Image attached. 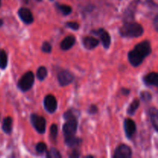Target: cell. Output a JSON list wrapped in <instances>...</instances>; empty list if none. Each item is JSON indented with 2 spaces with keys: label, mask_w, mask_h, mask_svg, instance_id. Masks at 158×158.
<instances>
[{
  "label": "cell",
  "mask_w": 158,
  "mask_h": 158,
  "mask_svg": "<svg viewBox=\"0 0 158 158\" xmlns=\"http://www.w3.org/2000/svg\"><path fill=\"white\" fill-rule=\"evenodd\" d=\"M143 81L147 86H158V74L156 72H151L147 74L143 78Z\"/></svg>",
  "instance_id": "obj_12"
},
{
  "label": "cell",
  "mask_w": 158,
  "mask_h": 158,
  "mask_svg": "<svg viewBox=\"0 0 158 158\" xmlns=\"http://www.w3.org/2000/svg\"><path fill=\"white\" fill-rule=\"evenodd\" d=\"M47 158H61L62 155L60 151L55 148H51L49 151H46Z\"/></svg>",
  "instance_id": "obj_20"
},
{
  "label": "cell",
  "mask_w": 158,
  "mask_h": 158,
  "mask_svg": "<svg viewBox=\"0 0 158 158\" xmlns=\"http://www.w3.org/2000/svg\"><path fill=\"white\" fill-rule=\"evenodd\" d=\"M152 52V48L150 41L143 40L136 45L135 47L128 53V60L134 67H137L143 62L144 59Z\"/></svg>",
  "instance_id": "obj_1"
},
{
  "label": "cell",
  "mask_w": 158,
  "mask_h": 158,
  "mask_svg": "<svg viewBox=\"0 0 158 158\" xmlns=\"http://www.w3.org/2000/svg\"><path fill=\"white\" fill-rule=\"evenodd\" d=\"M18 15L19 16L20 19L26 24H32L34 21L33 15L32 12L27 8H20L18 11Z\"/></svg>",
  "instance_id": "obj_11"
},
{
  "label": "cell",
  "mask_w": 158,
  "mask_h": 158,
  "mask_svg": "<svg viewBox=\"0 0 158 158\" xmlns=\"http://www.w3.org/2000/svg\"><path fill=\"white\" fill-rule=\"evenodd\" d=\"M35 81V77L32 71H27L23 74L17 83V86L22 92H27L32 87Z\"/></svg>",
  "instance_id": "obj_3"
},
{
  "label": "cell",
  "mask_w": 158,
  "mask_h": 158,
  "mask_svg": "<svg viewBox=\"0 0 158 158\" xmlns=\"http://www.w3.org/2000/svg\"><path fill=\"white\" fill-rule=\"evenodd\" d=\"M47 69H46L45 66H40L36 72V77L38 78L39 80L43 81V80H44L45 78L47 77Z\"/></svg>",
  "instance_id": "obj_21"
},
{
  "label": "cell",
  "mask_w": 158,
  "mask_h": 158,
  "mask_svg": "<svg viewBox=\"0 0 158 158\" xmlns=\"http://www.w3.org/2000/svg\"><path fill=\"white\" fill-rule=\"evenodd\" d=\"M119 33L125 38H137L143 33V28L137 23H125L119 29Z\"/></svg>",
  "instance_id": "obj_2"
},
{
  "label": "cell",
  "mask_w": 158,
  "mask_h": 158,
  "mask_svg": "<svg viewBox=\"0 0 158 158\" xmlns=\"http://www.w3.org/2000/svg\"><path fill=\"white\" fill-rule=\"evenodd\" d=\"M57 79H58V82L61 86H66L71 83L73 80L74 77L73 73H71L68 70H63L60 73H59L58 76H57Z\"/></svg>",
  "instance_id": "obj_9"
},
{
  "label": "cell",
  "mask_w": 158,
  "mask_h": 158,
  "mask_svg": "<svg viewBox=\"0 0 158 158\" xmlns=\"http://www.w3.org/2000/svg\"><path fill=\"white\" fill-rule=\"evenodd\" d=\"M137 131V126L135 122L130 118H127L124 120V131L126 134V137L129 140L132 139Z\"/></svg>",
  "instance_id": "obj_10"
},
{
  "label": "cell",
  "mask_w": 158,
  "mask_h": 158,
  "mask_svg": "<svg viewBox=\"0 0 158 158\" xmlns=\"http://www.w3.org/2000/svg\"><path fill=\"white\" fill-rule=\"evenodd\" d=\"M41 49L43 52H46V53H50L51 51H52V46L48 42H44L43 43L41 46Z\"/></svg>",
  "instance_id": "obj_26"
},
{
  "label": "cell",
  "mask_w": 158,
  "mask_h": 158,
  "mask_svg": "<svg viewBox=\"0 0 158 158\" xmlns=\"http://www.w3.org/2000/svg\"><path fill=\"white\" fill-rule=\"evenodd\" d=\"M66 26L73 30H78L80 29V24L77 22H67L66 23Z\"/></svg>",
  "instance_id": "obj_27"
},
{
  "label": "cell",
  "mask_w": 158,
  "mask_h": 158,
  "mask_svg": "<svg viewBox=\"0 0 158 158\" xmlns=\"http://www.w3.org/2000/svg\"><path fill=\"white\" fill-rule=\"evenodd\" d=\"M43 104H44V107L46 110L49 114L55 113L57 109V106H58L56 99L52 94H48L45 97Z\"/></svg>",
  "instance_id": "obj_8"
},
{
  "label": "cell",
  "mask_w": 158,
  "mask_h": 158,
  "mask_svg": "<svg viewBox=\"0 0 158 158\" xmlns=\"http://www.w3.org/2000/svg\"><path fill=\"white\" fill-rule=\"evenodd\" d=\"M30 120L33 127L39 134H44L46 127V122L44 117L39 116L38 114H32L30 117Z\"/></svg>",
  "instance_id": "obj_5"
},
{
  "label": "cell",
  "mask_w": 158,
  "mask_h": 158,
  "mask_svg": "<svg viewBox=\"0 0 158 158\" xmlns=\"http://www.w3.org/2000/svg\"><path fill=\"white\" fill-rule=\"evenodd\" d=\"M80 156V152L77 150V148H73L72 152L69 154V157L73 158H78Z\"/></svg>",
  "instance_id": "obj_29"
},
{
  "label": "cell",
  "mask_w": 158,
  "mask_h": 158,
  "mask_svg": "<svg viewBox=\"0 0 158 158\" xmlns=\"http://www.w3.org/2000/svg\"><path fill=\"white\" fill-rule=\"evenodd\" d=\"M57 136H58V127H57V125L53 123V124L51 125L50 127V139L52 141L56 142L57 138Z\"/></svg>",
  "instance_id": "obj_23"
},
{
  "label": "cell",
  "mask_w": 158,
  "mask_h": 158,
  "mask_svg": "<svg viewBox=\"0 0 158 158\" xmlns=\"http://www.w3.org/2000/svg\"><path fill=\"white\" fill-rule=\"evenodd\" d=\"M83 46L86 49H94L99 45V40L97 38L93 36H85L82 40Z\"/></svg>",
  "instance_id": "obj_13"
},
{
  "label": "cell",
  "mask_w": 158,
  "mask_h": 158,
  "mask_svg": "<svg viewBox=\"0 0 158 158\" xmlns=\"http://www.w3.org/2000/svg\"><path fill=\"white\" fill-rule=\"evenodd\" d=\"M131 91H130L129 89H126V88H122L121 89V94H123V96H127L129 95Z\"/></svg>",
  "instance_id": "obj_30"
},
{
  "label": "cell",
  "mask_w": 158,
  "mask_h": 158,
  "mask_svg": "<svg viewBox=\"0 0 158 158\" xmlns=\"http://www.w3.org/2000/svg\"><path fill=\"white\" fill-rule=\"evenodd\" d=\"M8 65V56L4 49H0V69H5Z\"/></svg>",
  "instance_id": "obj_19"
},
{
  "label": "cell",
  "mask_w": 158,
  "mask_h": 158,
  "mask_svg": "<svg viewBox=\"0 0 158 158\" xmlns=\"http://www.w3.org/2000/svg\"><path fill=\"white\" fill-rule=\"evenodd\" d=\"M86 157H94V156H92V155H88V156H86Z\"/></svg>",
  "instance_id": "obj_34"
},
{
  "label": "cell",
  "mask_w": 158,
  "mask_h": 158,
  "mask_svg": "<svg viewBox=\"0 0 158 158\" xmlns=\"http://www.w3.org/2000/svg\"><path fill=\"white\" fill-rule=\"evenodd\" d=\"M78 127L77 117H70L66 120V122L63 126V132L65 137L75 135Z\"/></svg>",
  "instance_id": "obj_4"
},
{
  "label": "cell",
  "mask_w": 158,
  "mask_h": 158,
  "mask_svg": "<svg viewBox=\"0 0 158 158\" xmlns=\"http://www.w3.org/2000/svg\"><path fill=\"white\" fill-rule=\"evenodd\" d=\"M49 1H53V0H49Z\"/></svg>",
  "instance_id": "obj_37"
},
{
  "label": "cell",
  "mask_w": 158,
  "mask_h": 158,
  "mask_svg": "<svg viewBox=\"0 0 158 158\" xmlns=\"http://www.w3.org/2000/svg\"><path fill=\"white\" fill-rule=\"evenodd\" d=\"M150 119L152 126L154 127V130L157 131V123H158V112L156 107H151L149 110Z\"/></svg>",
  "instance_id": "obj_16"
},
{
  "label": "cell",
  "mask_w": 158,
  "mask_h": 158,
  "mask_svg": "<svg viewBox=\"0 0 158 158\" xmlns=\"http://www.w3.org/2000/svg\"><path fill=\"white\" fill-rule=\"evenodd\" d=\"M140 97L142 101L145 102V103H148V102L152 100V95L148 91H142V92H140Z\"/></svg>",
  "instance_id": "obj_24"
},
{
  "label": "cell",
  "mask_w": 158,
  "mask_h": 158,
  "mask_svg": "<svg viewBox=\"0 0 158 158\" xmlns=\"http://www.w3.org/2000/svg\"><path fill=\"white\" fill-rule=\"evenodd\" d=\"M148 2H152V3H154V5H155V6H157V4H155V3L154 2V0H148Z\"/></svg>",
  "instance_id": "obj_33"
},
{
  "label": "cell",
  "mask_w": 158,
  "mask_h": 158,
  "mask_svg": "<svg viewBox=\"0 0 158 158\" xmlns=\"http://www.w3.org/2000/svg\"><path fill=\"white\" fill-rule=\"evenodd\" d=\"M82 143V140L75 135L65 137V143L70 148H77Z\"/></svg>",
  "instance_id": "obj_15"
},
{
  "label": "cell",
  "mask_w": 158,
  "mask_h": 158,
  "mask_svg": "<svg viewBox=\"0 0 158 158\" xmlns=\"http://www.w3.org/2000/svg\"><path fill=\"white\" fill-rule=\"evenodd\" d=\"M76 43V38L74 35H69L66 36L63 40V41L60 43V48L63 50H69L73 46H74Z\"/></svg>",
  "instance_id": "obj_14"
},
{
  "label": "cell",
  "mask_w": 158,
  "mask_h": 158,
  "mask_svg": "<svg viewBox=\"0 0 158 158\" xmlns=\"http://www.w3.org/2000/svg\"><path fill=\"white\" fill-rule=\"evenodd\" d=\"M2 131L6 134H10L12 131V117H7L4 118L2 121Z\"/></svg>",
  "instance_id": "obj_17"
},
{
  "label": "cell",
  "mask_w": 158,
  "mask_h": 158,
  "mask_svg": "<svg viewBox=\"0 0 158 158\" xmlns=\"http://www.w3.org/2000/svg\"><path fill=\"white\" fill-rule=\"evenodd\" d=\"M113 157L114 158H130L132 157V150L127 144L122 143L116 148Z\"/></svg>",
  "instance_id": "obj_7"
},
{
  "label": "cell",
  "mask_w": 158,
  "mask_h": 158,
  "mask_svg": "<svg viewBox=\"0 0 158 158\" xmlns=\"http://www.w3.org/2000/svg\"><path fill=\"white\" fill-rule=\"evenodd\" d=\"M98 112V108L96 105H91L90 106L88 109V113H89L90 115H94V114H96Z\"/></svg>",
  "instance_id": "obj_28"
},
{
  "label": "cell",
  "mask_w": 158,
  "mask_h": 158,
  "mask_svg": "<svg viewBox=\"0 0 158 158\" xmlns=\"http://www.w3.org/2000/svg\"><path fill=\"white\" fill-rule=\"evenodd\" d=\"M2 25H3V21L1 19H0V27H1V26H2Z\"/></svg>",
  "instance_id": "obj_32"
},
{
  "label": "cell",
  "mask_w": 158,
  "mask_h": 158,
  "mask_svg": "<svg viewBox=\"0 0 158 158\" xmlns=\"http://www.w3.org/2000/svg\"><path fill=\"white\" fill-rule=\"evenodd\" d=\"M35 151L36 152H38L39 154H43V153L46 152L47 151V147H46V144L43 142H40L36 144L35 146Z\"/></svg>",
  "instance_id": "obj_25"
},
{
  "label": "cell",
  "mask_w": 158,
  "mask_h": 158,
  "mask_svg": "<svg viewBox=\"0 0 158 158\" xmlns=\"http://www.w3.org/2000/svg\"><path fill=\"white\" fill-rule=\"evenodd\" d=\"M36 1H38V2H41L42 0H36Z\"/></svg>",
  "instance_id": "obj_35"
},
{
  "label": "cell",
  "mask_w": 158,
  "mask_h": 158,
  "mask_svg": "<svg viewBox=\"0 0 158 158\" xmlns=\"http://www.w3.org/2000/svg\"><path fill=\"white\" fill-rule=\"evenodd\" d=\"M91 32L94 34V35H97L100 37V40L102 42V44H103V47L105 49H109L111 44V37L107 31H106L103 28H100V29H97V30H92Z\"/></svg>",
  "instance_id": "obj_6"
},
{
  "label": "cell",
  "mask_w": 158,
  "mask_h": 158,
  "mask_svg": "<svg viewBox=\"0 0 158 158\" xmlns=\"http://www.w3.org/2000/svg\"><path fill=\"white\" fill-rule=\"evenodd\" d=\"M157 19H158V15H156L155 18L154 19V27H155L156 30H157Z\"/></svg>",
  "instance_id": "obj_31"
},
{
  "label": "cell",
  "mask_w": 158,
  "mask_h": 158,
  "mask_svg": "<svg viewBox=\"0 0 158 158\" xmlns=\"http://www.w3.org/2000/svg\"><path fill=\"white\" fill-rule=\"evenodd\" d=\"M56 6L63 15H68L72 12V8L67 5H61L57 3Z\"/></svg>",
  "instance_id": "obj_22"
},
{
  "label": "cell",
  "mask_w": 158,
  "mask_h": 158,
  "mask_svg": "<svg viewBox=\"0 0 158 158\" xmlns=\"http://www.w3.org/2000/svg\"><path fill=\"white\" fill-rule=\"evenodd\" d=\"M140 100L137 98L134 99V100L132 101V103L130 104V106H128V109H127V114L128 115L130 116H134L135 114L136 111L138 109L139 106H140Z\"/></svg>",
  "instance_id": "obj_18"
},
{
  "label": "cell",
  "mask_w": 158,
  "mask_h": 158,
  "mask_svg": "<svg viewBox=\"0 0 158 158\" xmlns=\"http://www.w3.org/2000/svg\"><path fill=\"white\" fill-rule=\"evenodd\" d=\"M0 6H1V0H0Z\"/></svg>",
  "instance_id": "obj_36"
}]
</instances>
